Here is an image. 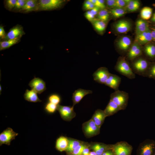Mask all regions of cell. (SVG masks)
Listing matches in <instances>:
<instances>
[{
  "instance_id": "1",
  "label": "cell",
  "mask_w": 155,
  "mask_h": 155,
  "mask_svg": "<svg viewBox=\"0 0 155 155\" xmlns=\"http://www.w3.org/2000/svg\"><path fill=\"white\" fill-rule=\"evenodd\" d=\"M141 56L131 61V64L129 65L135 74L147 77L151 62L146 58L141 57Z\"/></svg>"
},
{
  "instance_id": "2",
  "label": "cell",
  "mask_w": 155,
  "mask_h": 155,
  "mask_svg": "<svg viewBox=\"0 0 155 155\" xmlns=\"http://www.w3.org/2000/svg\"><path fill=\"white\" fill-rule=\"evenodd\" d=\"M116 71L130 79L135 78V74L133 71L125 57L119 58L115 67Z\"/></svg>"
},
{
  "instance_id": "3",
  "label": "cell",
  "mask_w": 155,
  "mask_h": 155,
  "mask_svg": "<svg viewBox=\"0 0 155 155\" xmlns=\"http://www.w3.org/2000/svg\"><path fill=\"white\" fill-rule=\"evenodd\" d=\"M110 97V100L117 104L121 110H124L126 108L129 99L128 93L118 90L112 93Z\"/></svg>"
},
{
  "instance_id": "4",
  "label": "cell",
  "mask_w": 155,
  "mask_h": 155,
  "mask_svg": "<svg viewBox=\"0 0 155 155\" xmlns=\"http://www.w3.org/2000/svg\"><path fill=\"white\" fill-rule=\"evenodd\" d=\"M155 152V141L147 139L139 145L137 155H153Z\"/></svg>"
},
{
  "instance_id": "5",
  "label": "cell",
  "mask_w": 155,
  "mask_h": 155,
  "mask_svg": "<svg viewBox=\"0 0 155 155\" xmlns=\"http://www.w3.org/2000/svg\"><path fill=\"white\" fill-rule=\"evenodd\" d=\"M132 147L127 142H119L111 146L115 155H131Z\"/></svg>"
},
{
  "instance_id": "6",
  "label": "cell",
  "mask_w": 155,
  "mask_h": 155,
  "mask_svg": "<svg viewBox=\"0 0 155 155\" xmlns=\"http://www.w3.org/2000/svg\"><path fill=\"white\" fill-rule=\"evenodd\" d=\"M65 1L62 0H41L38 2V9L42 10L54 9L60 7Z\"/></svg>"
},
{
  "instance_id": "7",
  "label": "cell",
  "mask_w": 155,
  "mask_h": 155,
  "mask_svg": "<svg viewBox=\"0 0 155 155\" xmlns=\"http://www.w3.org/2000/svg\"><path fill=\"white\" fill-rule=\"evenodd\" d=\"M18 134L11 128H7L0 134V146L3 144L10 145L11 141L15 139Z\"/></svg>"
},
{
  "instance_id": "8",
  "label": "cell",
  "mask_w": 155,
  "mask_h": 155,
  "mask_svg": "<svg viewBox=\"0 0 155 155\" xmlns=\"http://www.w3.org/2000/svg\"><path fill=\"white\" fill-rule=\"evenodd\" d=\"M110 73L105 67L98 68L93 74L94 80L96 82L102 84H104Z\"/></svg>"
},
{
  "instance_id": "9",
  "label": "cell",
  "mask_w": 155,
  "mask_h": 155,
  "mask_svg": "<svg viewBox=\"0 0 155 155\" xmlns=\"http://www.w3.org/2000/svg\"><path fill=\"white\" fill-rule=\"evenodd\" d=\"M57 110L61 117L65 120H70L74 117L75 115L73 110V106L71 107L59 104L57 105Z\"/></svg>"
},
{
  "instance_id": "10",
  "label": "cell",
  "mask_w": 155,
  "mask_h": 155,
  "mask_svg": "<svg viewBox=\"0 0 155 155\" xmlns=\"http://www.w3.org/2000/svg\"><path fill=\"white\" fill-rule=\"evenodd\" d=\"M29 86L37 94H40L46 89L45 82L39 78H34L29 82Z\"/></svg>"
},
{
  "instance_id": "11",
  "label": "cell",
  "mask_w": 155,
  "mask_h": 155,
  "mask_svg": "<svg viewBox=\"0 0 155 155\" xmlns=\"http://www.w3.org/2000/svg\"><path fill=\"white\" fill-rule=\"evenodd\" d=\"M100 128L92 119L85 123L84 129V132L87 135L91 136L98 134Z\"/></svg>"
},
{
  "instance_id": "12",
  "label": "cell",
  "mask_w": 155,
  "mask_h": 155,
  "mask_svg": "<svg viewBox=\"0 0 155 155\" xmlns=\"http://www.w3.org/2000/svg\"><path fill=\"white\" fill-rule=\"evenodd\" d=\"M121 82V78L119 76L110 73L104 84L116 91L119 90Z\"/></svg>"
},
{
  "instance_id": "13",
  "label": "cell",
  "mask_w": 155,
  "mask_h": 155,
  "mask_svg": "<svg viewBox=\"0 0 155 155\" xmlns=\"http://www.w3.org/2000/svg\"><path fill=\"white\" fill-rule=\"evenodd\" d=\"M142 49L138 44L135 42L129 49L127 55V58L131 61L142 55Z\"/></svg>"
},
{
  "instance_id": "14",
  "label": "cell",
  "mask_w": 155,
  "mask_h": 155,
  "mask_svg": "<svg viewBox=\"0 0 155 155\" xmlns=\"http://www.w3.org/2000/svg\"><path fill=\"white\" fill-rule=\"evenodd\" d=\"M22 27L17 26L11 29L6 34L4 39L6 40L13 39L21 37L24 34Z\"/></svg>"
},
{
  "instance_id": "15",
  "label": "cell",
  "mask_w": 155,
  "mask_h": 155,
  "mask_svg": "<svg viewBox=\"0 0 155 155\" xmlns=\"http://www.w3.org/2000/svg\"><path fill=\"white\" fill-rule=\"evenodd\" d=\"M92 93V90L81 88L75 90L73 93L72 95L73 106L79 103L85 96L89 94H91Z\"/></svg>"
},
{
  "instance_id": "16",
  "label": "cell",
  "mask_w": 155,
  "mask_h": 155,
  "mask_svg": "<svg viewBox=\"0 0 155 155\" xmlns=\"http://www.w3.org/2000/svg\"><path fill=\"white\" fill-rule=\"evenodd\" d=\"M131 25L128 21L122 20L117 22L115 24V30L120 33H126L131 29Z\"/></svg>"
},
{
  "instance_id": "17",
  "label": "cell",
  "mask_w": 155,
  "mask_h": 155,
  "mask_svg": "<svg viewBox=\"0 0 155 155\" xmlns=\"http://www.w3.org/2000/svg\"><path fill=\"white\" fill-rule=\"evenodd\" d=\"M152 40L151 30L150 28L146 31L136 35L135 39L136 42L141 44H146Z\"/></svg>"
},
{
  "instance_id": "18",
  "label": "cell",
  "mask_w": 155,
  "mask_h": 155,
  "mask_svg": "<svg viewBox=\"0 0 155 155\" xmlns=\"http://www.w3.org/2000/svg\"><path fill=\"white\" fill-rule=\"evenodd\" d=\"M69 142V140L63 136L58 137L56 140L55 148L58 151L62 152L66 150Z\"/></svg>"
},
{
  "instance_id": "19",
  "label": "cell",
  "mask_w": 155,
  "mask_h": 155,
  "mask_svg": "<svg viewBox=\"0 0 155 155\" xmlns=\"http://www.w3.org/2000/svg\"><path fill=\"white\" fill-rule=\"evenodd\" d=\"M120 110L121 109L119 106L113 101L110 100L104 111L106 117L113 115Z\"/></svg>"
},
{
  "instance_id": "20",
  "label": "cell",
  "mask_w": 155,
  "mask_h": 155,
  "mask_svg": "<svg viewBox=\"0 0 155 155\" xmlns=\"http://www.w3.org/2000/svg\"><path fill=\"white\" fill-rule=\"evenodd\" d=\"M131 43V40L128 36L121 38L118 41L117 45L120 50L123 51H128Z\"/></svg>"
},
{
  "instance_id": "21",
  "label": "cell",
  "mask_w": 155,
  "mask_h": 155,
  "mask_svg": "<svg viewBox=\"0 0 155 155\" xmlns=\"http://www.w3.org/2000/svg\"><path fill=\"white\" fill-rule=\"evenodd\" d=\"M144 52L146 58L149 61H153L155 60V45L153 44L146 45Z\"/></svg>"
},
{
  "instance_id": "22",
  "label": "cell",
  "mask_w": 155,
  "mask_h": 155,
  "mask_svg": "<svg viewBox=\"0 0 155 155\" xmlns=\"http://www.w3.org/2000/svg\"><path fill=\"white\" fill-rule=\"evenodd\" d=\"M106 117L104 111L97 109L95 112L92 119L97 125L100 127Z\"/></svg>"
},
{
  "instance_id": "23",
  "label": "cell",
  "mask_w": 155,
  "mask_h": 155,
  "mask_svg": "<svg viewBox=\"0 0 155 155\" xmlns=\"http://www.w3.org/2000/svg\"><path fill=\"white\" fill-rule=\"evenodd\" d=\"M37 93L33 90H30L27 89L24 94V99L28 101L36 102H41L38 96Z\"/></svg>"
},
{
  "instance_id": "24",
  "label": "cell",
  "mask_w": 155,
  "mask_h": 155,
  "mask_svg": "<svg viewBox=\"0 0 155 155\" xmlns=\"http://www.w3.org/2000/svg\"><path fill=\"white\" fill-rule=\"evenodd\" d=\"M38 9V3L37 0H27L25 4L20 10L28 12L37 10Z\"/></svg>"
},
{
  "instance_id": "25",
  "label": "cell",
  "mask_w": 155,
  "mask_h": 155,
  "mask_svg": "<svg viewBox=\"0 0 155 155\" xmlns=\"http://www.w3.org/2000/svg\"><path fill=\"white\" fill-rule=\"evenodd\" d=\"M149 28L148 24L145 20L139 19L137 21L135 28L136 35L146 31Z\"/></svg>"
},
{
  "instance_id": "26",
  "label": "cell",
  "mask_w": 155,
  "mask_h": 155,
  "mask_svg": "<svg viewBox=\"0 0 155 155\" xmlns=\"http://www.w3.org/2000/svg\"><path fill=\"white\" fill-rule=\"evenodd\" d=\"M20 38L21 37H19L13 39L1 41L0 42V51L8 48L17 43L20 41Z\"/></svg>"
},
{
  "instance_id": "27",
  "label": "cell",
  "mask_w": 155,
  "mask_h": 155,
  "mask_svg": "<svg viewBox=\"0 0 155 155\" xmlns=\"http://www.w3.org/2000/svg\"><path fill=\"white\" fill-rule=\"evenodd\" d=\"M92 22L94 27L98 32L102 33L105 30L106 27V22L98 19H95Z\"/></svg>"
},
{
  "instance_id": "28",
  "label": "cell",
  "mask_w": 155,
  "mask_h": 155,
  "mask_svg": "<svg viewBox=\"0 0 155 155\" xmlns=\"http://www.w3.org/2000/svg\"><path fill=\"white\" fill-rule=\"evenodd\" d=\"M91 148L97 155H101L106 150L111 149V146L110 147L103 144H97L93 145Z\"/></svg>"
},
{
  "instance_id": "29",
  "label": "cell",
  "mask_w": 155,
  "mask_h": 155,
  "mask_svg": "<svg viewBox=\"0 0 155 155\" xmlns=\"http://www.w3.org/2000/svg\"><path fill=\"white\" fill-rule=\"evenodd\" d=\"M152 13V8L148 7H144L141 10V17L144 20H148L151 18Z\"/></svg>"
},
{
  "instance_id": "30",
  "label": "cell",
  "mask_w": 155,
  "mask_h": 155,
  "mask_svg": "<svg viewBox=\"0 0 155 155\" xmlns=\"http://www.w3.org/2000/svg\"><path fill=\"white\" fill-rule=\"evenodd\" d=\"M140 5V2L137 0H130L127 3L125 8L129 11L133 12L137 11Z\"/></svg>"
},
{
  "instance_id": "31",
  "label": "cell",
  "mask_w": 155,
  "mask_h": 155,
  "mask_svg": "<svg viewBox=\"0 0 155 155\" xmlns=\"http://www.w3.org/2000/svg\"><path fill=\"white\" fill-rule=\"evenodd\" d=\"M125 8H114L110 10V13L115 18H119L123 16L126 13Z\"/></svg>"
},
{
  "instance_id": "32",
  "label": "cell",
  "mask_w": 155,
  "mask_h": 155,
  "mask_svg": "<svg viewBox=\"0 0 155 155\" xmlns=\"http://www.w3.org/2000/svg\"><path fill=\"white\" fill-rule=\"evenodd\" d=\"M109 15L108 11L106 9H104L100 10L97 15V16L98 20L106 22L108 20Z\"/></svg>"
},
{
  "instance_id": "33",
  "label": "cell",
  "mask_w": 155,
  "mask_h": 155,
  "mask_svg": "<svg viewBox=\"0 0 155 155\" xmlns=\"http://www.w3.org/2000/svg\"><path fill=\"white\" fill-rule=\"evenodd\" d=\"M81 144L80 142L78 141L69 140L68 145L66 151L68 152H72L74 149Z\"/></svg>"
},
{
  "instance_id": "34",
  "label": "cell",
  "mask_w": 155,
  "mask_h": 155,
  "mask_svg": "<svg viewBox=\"0 0 155 155\" xmlns=\"http://www.w3.org/2000/svg\"><path fill=\"white\" fill-rule=\"evenodd\" d=\"M57 105L48 102L44 106V110L49 113H53L57 110Z\"/></svg>"
},
{
  "instance_id": "35",
  "label": "cell",
  "mask_w": 155,
  "mask_h": 155,
  "mask_svg": "<svg viewBox=\"0 0 155 155\" xmlns=\"http://www.w3.org/2000/svg\"><path fill=\"white\" fill-rule=\"evenodd\" d=\"M147 77L155 80V62H151L148 70Z\"/></svg>"
},
{
  "instance_id": "36",
  "label": "cell",
  "mask_w": 155,
  "mask_h": 155,
  "mask_svg": "<svg viewBox=\"0 0 155 155\" xmlns=\"http://www.w3.org/2000/svg\"><path fill=\"white\" fill-rule=\"evenodd\" d=\"M49 102L58 105L60 103L61 98L60 96L58 94H53L50 95L48 98Z\"/></svg>"
},
{
  "instance_id": "37",
  "label": "cell",
  "mask_w": 155,
  "mask_h": 155,
  "mask_svg": "<svg viewBox=\"0 0 155 155\" xmlns=\"http://www.w3.org/2000/svg\"><path fill=\"white\" fill-rule=\"evenodd\" d=\"M95 7H98L100 9H105L106 6L105 1L102 0H89Z\"/></svg>"
},
{
  "instance_id": "38",
  "label": "cell",
  "mask_w": 155,
  "mask_h": 155,
  "mask_svg": "<svg viewBox=\"0 0 155 155\" xmlns=\"http://www.w3.org/2000/svg\"><path fill=\"white\" fill-rule=\"evenodd\" d=\"M86 146L81 144L77 147L72 152L73 155H82L83 151Z\"/></svg>"
},
{
  "instance_id": "39",
  "label": "cell",
  "mask_w": 155,
  "mask_h": 155,
  "mask_svg": "<svg viewBox=\"0 0 155 155\" xmlns=\"http://www.w3.org/2000/svg\"><path fill=\"white\" fill-rule=\"evenodd\" d=\"M129 0H116L115 7L125 8Z\"/></svg>"
},
{
  "instance_id": "40",
  "label": "cell",
  "mask_w": 155,
  "mask_h": 155,
  "mask_svg": "<svg viewBox=\"0 0 155 155\" xmlns=\"http://www.w3.org/2000/svg\"><path fill=\"white\" fill-rule=\"evenodd\" d=\"M27 1V0H17L14 9L16 10L21 9Z\"/></svg>"
},
{
  "instance_id": "41",
  "label": "cell",
  "mask_w": 155,
  "mask_h": 155,
  "mask_svg": "<svg viewBox=\"0 0 155 155\" xmlns=\"http://www.w3.org/2000/svg\"><path fill=\"white\" fill-rule=\"evenodd\" d=\"M17 1L16 0H7L6 1L5 4L6 7L10 10L14 8Z\"/></svg>"
},
{
  "instance_id": "42",
  "label": "cell",
  "mask_w": 155,
  "mask_h": 155,
  "mask_svg": "<svg viewBox=\"0 0 155 155\" xmlns=\"http://www.w3.org/2000/svg\"><path fill=\"white\" fill-rule=\"evenodd\" d=\"M84 16L89 21L92 22L95 19V16L94 15L90 10L87 11L85 12Z\"/></svg>"
},
{
  "instance_id": "43",
  "label": "cell",
  "mask_w": 155,
  "mask_h": 155,
  "mask_svg": "<svg viewBox=\"0 0 155 155\" xmlns=\"http://www.w3.org/2000/svg\"><path fill=\"white\" fill-rule=\"evenodd\" d=\"M106 2L107 5L108 7L115 8L116 0H107Z\"/></svg>"
},
{
  "instance_id": "44",
  "label": "cell",
  "mask_w": 155,
  "mask_h": 155,
  "mask_svg": "<svg viewBox=\"0 0 155 155\" xmlns=\"http://www.w3.org/2000/svg\"><path fill=\"white\" fill-rule=\"evenodd\" d=\"M92 3L89 0H86L84 1L83 5V7L84 10H88V9Z\"/></svg>"
},
{
  "instance_id": "45",
  "label": "cell",
  "mask_w": 155,
  "mask_h": 155,
  "mask_svg": "<svg viewBox=\"0 0 155 155\" xmlns=\"http://www.w3.org/2000/svg\"><path fill=\"white\" fill-rule=\"evenodd\" d=\"M5 32L3 27L0 26V37L1 38H4L6 36Z\"/></svg>"
},
{
  "instance_id": "46",
  "label": "cell",
  "mask_w": 155,
  "mask_h": 155,
  "mask_svg": "<svg viewBox=\"0 0 155 155\" xmlns=\"http://www.w3.org/2000/svg\"><path fill=\"white\" fill-rule=\"evenodd\" d=\"M100 9L98 7H95L92 9L90 10L91 13L94 16L97 15Z\"/></svg>"
},
{
  "instance_id": "47",
  "label": "cell",
  "mask_w": 155,
  "mask_h": 155,
  "mask_svg": "<svg viewBox=\"0 0 155 155\" xmlns=\"http://www.w3.org/2000/svg\"><path fill=\"white\" fill-rule=\"evenodd\" d=\"M101 155H115L112 150H108L105 151Z\"/></svg>"
},
{
  "instance_id": "48",
  "label": "cell",
  "mask_w": 155,
  "mask_h": 155,
  "mask_svg": "<svg viewBox=\"0 0 155 155\" xmlns=\"http://www.w3.org/2000/svg\"><path fill=\"white\" fill-rule=\"evenodd\" d=\"M150 30L152 40L155 41V28H152Z\"/></svg>"
},
{
  "instance_id": "49",
  "label": "cell",
  "mask_w": 155,
  "mask_h": 155,
  "mask_svg": "<svg viewBox=\"0 0 155 155\" xmlns=\"http://www.w3.org/2000/svg\"><path fill=\"white\" fill-rule=\"evenodd\" d=\"M90 152L89 149L86 147L84 150L82 155H89Z\"/></svg>"
},
{
  "instance_id": "50",
  "label": "cell",
  "mask_w": 155,
  "mask_h": 155,
  "mask_svg": "<svg viewBox=\"0 0 155 155\" xmlns=\"http://www.w3.org/2000/svg\"><path fill=\"white\" fill-rule=\"evenodd\" d=\"M151 21L152 22L155 23V12L152 15L151 19Z\"/></svg>"
},
{
  "instance_id": "51",
  "label": "cell",
  "mask_w": 155,
  "mask_h": 155,
  "mask_svg": "<svg viewBox=\"0 0 155 155\" xmlns=\"http://www.w3.org/2000/svg\"><path fill=\"white\" fill-rule=\"evenodd\" d=\"M89 155H97V154L94 151H93L90 152Z\"/></svg>"
},
{
  "instance_id": "52",
  "label": "cell",
  "mask_w": 155,
  "mask_h": 155,
  "mask_svg": "<svg viewBox=\"0 0 155 155\" xmlns=\"http://www.w3.org/2000/svg\"><path fill=\"white\" fill-rule=\"evenodd\" d=\"M2 91V88L1 86V85H0V93H1V92Z\"/></svg>"
},
{
  "instance_id": "53",
  "label": "cell",
  "mask_w": 155,
  "mask_h": 155,
  "mask_svg": "<svg viewBox=\"0 0 155 155\" xmlns=\"http://www.w3.org/2000/svg\"><path fill=\"white\" fill-rule=\"evenodd\" d=\"M153 155H155V152H154V154Z\"/></svg>"
}]
</instances>
